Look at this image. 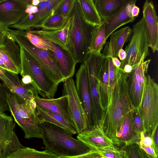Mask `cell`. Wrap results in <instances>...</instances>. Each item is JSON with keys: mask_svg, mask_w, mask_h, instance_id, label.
I'll return each mask as SVG.
<instances>
[{"mask_svg": "<svg viewBox=\"0 0 158 158\" xmlns=\"http://www.w3.org/2000/svg\"><path fill=\"white\" fill-rule=\"evenodd\" d=\"M128 74L123 73L120 69L110 96L102 123L104 132L114 145H118L117 133L127 115L134 108L128 90L127 80Z\"/></svg>", "mask_w": 158, "mask_h": 158, "instance_id": "1", "label": "cell"}, {"mask_svg": "<svg viewBox=\"0 0 158 158\" xmlns=\"http://www.w3.org/2000/svg\"><path fill=\"white\" fill-rule=\"evenodd\" d=\"M40 125L42 129V139L46 149L58 157L80 155L91 150L62 128L46 122L40 123Z\"/></svg>", "mask_w": 158, "mask_h": 158, "instance_id": "2", "label": "cell"}, {"mask_svg": "<svg viewBox=\"0 0 158 158\" xmlns=\"http://www.w3.org/2000/svg\"><path fill=\"white\" fill-rule=\"evenodd\" d=\"M71 18L68 49L77 63H83L89 52L92 34L96 26L85 20L77 0H75Z\"/></svg>", "mask_w": 158, "mask_h": 158, "instance_id": "3", "label": "cell"}, {"mask_svg": "<svg viewBox=\"0 0 158 158\" xmlns=\"http://www.w3.org/2000/svg\"><path fill=\"white\" fill-rule=\"evenodd\" d=\"M7 95L9 111L15 121L23 131L25 138L42 139V129L40 125L34 100L26 101L8 89Z\"/></svg>", "mask_w": 158, "mask_h": 158, "instance_id": "4", "label": "cell"}, {"mask_svg": "<svg viewBox=\"0 0 158 158\" xmlns=\"http://www.w3.org/2000/svg\"><path fill=\"white\" fill-rule=\"evenodd\" d=\"M20 47L21 60V80L25 85H31L43 98L54 97L58 85L47 75L32 56Z\"/></svg>", "mask_w": 158, "mask_h": 158, "instance_id": "5", "label": "cell"}, {"mask_svg": "<svg viewBox=\"0 0 158 158\" xmlns=\"http://www.w3.org/2000/svg\"><path fill=\"white\" fill-rule=\"evenodd\" d=\"M137 109L145 133L151 136L158 127V85L147 74L141 100Z\"/></svg>", "mask_w": 158, "mask_h": 158, "instance_id": "6", "label": "cell"}, {"mask_svg": "<svg viewBox=\"0 0 158 158\" xmlns=\"http://www.w3.org/2000/svg\"><path fill=\"white\" fill-rule=\"evenodd\" d=\"M8 31L19 45L24 49L32 56L54 83L59 85L65 81L55 59L49 50L35 47L26 37L21 30L11 29L9 28Z\"/></svg>", "mask_w": 158, "mask_h": 158, "instance_id": "7", "label": "cell"}, {"mask_svg": "<svg viewBox=\"0 0 158 158\" xmlns=\"http://www.w3.org/2000/svg\"><path fill=\"white\" fill-rule=\"evenodd\" d=\"M105 58L101 52H90L83 62L87 72L95 126L102 124L105 114V111L102 105L99 91L100 72Z\"/></svg>", "mask_w": 158, "mask_h": 158, "instance_id": "8", "label": "cell"}, {"mask_svg": "<svg viewBox=\"0 0 158 158\" xmlns=\"http://www.w3.org/2000/svg\"><path fill=\"white\" fill-rule=\"evenodd\" d=\"M132 32L125 50L127 56L121 62L119 68L121 70L126 64L131 65L133 69L139 62L144 54L146 57L149 55V43L143 17L133 26Z\"/></svg>", "mask_w": 158, "mask_h": 158, "instance_id": "9", "label": "cell"}, {"mask_svg": "<svg viewBox=\"0 0 158 158\" xmlns=\"http://www.w3.org/2000/svg\"><path fill=\"white\" fill-rule=\"evenodd\" d=\"M64 82L62 95L68 96L69 113L73 127L78 134L87 128L86 115L77 94L73 79L68 78Z\"/></svg>", "mask_w": 158, "mask_h": 158, "instance_id": "10", "label": "cell"}, {"mask_svg": "<svg viewBox=\"0 0 158 158\" xmlns=\"http://www.w3.org/2000/svg\"><path fill=\"white\" fill-rule=\"evenodd\" d=\"M61 1V0H41L38 5L39 9L38 12L27 14L19 23L8 27L23 31L41 28L53 15L55 10Z\"/></svg>", "mask_w": 158, "mask_h": 158, "instance_id": "11", "label": "cell"}, {"mask_svg": "<svg viewBox=\"0 0 158 158\" xmlns=\"http://www.w3.org/2000/svg\"><path fill=\"white\" fill-rule=\"evenodd\" d=\"M144 54L139 63L134 68L127 78V85L129 98L133 107L137 108L142 96L145 77L151 60L144 61Z\"/></svg>", "mask_w": 158, "mask_h": 158, "instance_id": "12", "label": "cell"}, {"mask_svg": "<svg viewBox=\"0 0 158 158\" xmlns=\"http://www.w3.org/2000/svg\"><path fill=\"white\" fill-rule=\"evenodd\" d=\"M15 125L12 116L4 113L0 115V158H6L24 147L15 133Z\"/></svg>", "mask_w": 158, "mask_h": 158, "instance_id": "13", "label": "cell"}, {"mask_svg": "<svg viewBox=\"0 0 158 158\" xmlns=\"http://www.w3.org/2000/svg\"><path fill=\"white\" fill-rule=\"evenodd\" d=\"M75 84L77 94L87 117L86 130L90 129L95 126L94 117L87 72L83 62L81 64L76 73Z\"/></svg>", "mask_w": 158, "mask_h": 158, "instance_id": "14", "label": "cell"}, {"mask_svg": "<svg viewBox=\"0 0 158 158\" xmlns=\"http://www.w3.org/2000/svg\"><path fill=\"white\" fill-rule=\"evenodd\" d=\"M31 1L0 0V23L8 27L19 23L27 15V6Z\"/></svg>", "mask_w": 158, "mask_h": 158, "instance_id": "15", "label": "cell"}, {"mask_svg": "<svg viewBox=\"0 0 158 158\" xmlns=\"http://www.w3.org/2000/svg\"><path fill=\"white\" fill-rule=\"evenodd\" d=\"M0 59L7 71L17 74L20 73L21 69L20 48L9 31L5 35L3 45L0 47Z\"/></svg>", "mask_w": 158, "mask_h": 158, "instance_id": "16", "label": "cell"}, {"mask_svg": "<svg viewBox=\"0 0 158 158\" xmlns=\"http://www.w3.org/2000/svg\"><path fill=\"white\" fill-rule=\"evenodd\" d=\"M143 14L149 47L155 53L158 50V19L152 1L147 0L144 2Z\"/></svg>", "mask_w": 158, "mask_h": 158, "instance_id": "17", "label": "cell"}, {"mask_svg": "<svg viewBox=\"0 0 158 158\" xmlns=\"http://www.w3.org/2000/svg\"><path fill=\"white\" fill-rule=\"evenodd\" d=\"M77 138L91 150L115 146L112 140L104 132L102 125H98L90 129L85 130L78 134Z\"/></svg>", "mask_w": 158, "mask_h": 158, "instance_id": "18", "label": "cell"}, {"mask_svg": "<svg viewBox=\"0 0 158 158\" xmlns=\"http://www.w3.org/2000/svg\"><path fill=\"white\" fill-rule=\"evenodd\" d=\"M50 43L52 48L49 51L55 59L65 81L72 78L75 74L77 64L74 57L68 50L64 49L54 43Z\"/></svg>", "mask_w": 158, "mask_h": 158, "instance_id": "19", "label": "cell"}, {"mask_svg": "<svg viewBox=\"0 0 158 158\" xmlns=\"http://www.w3.org/2000/svg\"><path fill=\"white\" fill-rule=\"evenodd\" d=\"M136 0H127L121 9L112 17L104 20L106 40L110 35L120 27L132 23L135 18L132 16L131 10L135 5Z\"/></svg>", "mask_w": 158, "mask_h": 158, "instance_id": "20", "label": "cell"}, {"mask_svg": "<svg viewBox=\"0 0 158 158\" xmlns=\"http://www.w3.org/2000/svg\"><path fill=\"white\" fill-rule=\"evenodd\" d=\"M34 101L36 106L60 115L73 126L69 110L67 96L62 95L57 98L50 99L41 98L38 95L35 98Z\"/></svg>", "mask_w": 158, "mask_h": 158, "instance_id": "21", "label": "cell"}, {"mask_svg": "<svg viewBox=\"0 0 158 158\" xmlns=\"http://www.w3.org/2000/svg\"><path fill=\"white\" fill-rule=\"evenodd\" d=\"M71 21L70 15L64 26L61 29L55 30H32L29 31L45 40L54 43L64 49L68 50V37Z\"/></svg>", "mask_w": 158, "mask_h": 158, "instance_id": "22", "label": "cell"}, {"mask_svg": "<svg viewBox=\"0 0 158 158\" xmlns=\"http://www.w3.org/2000/svg\"><path fill=\"white\" fill-rule=\"evenodd\" d=\"M132 110L125 117L117 133L118 145L124 144L125 147L132 144L138 143L140 141V135L135 132L133 127Z\"/></svg>", "mask_w": 158, "mask_h": 158, "instance_id": "23", "label": "cell"}, {"mask_svg": "<svg viewBox=\"0 0 158 158\" xmlns=\"http://www.w3.org/2000/svg\"><path fill=\"white\" fill-rule=\"evenodd\" d=\"M36 109L40 123H49L62 128L72 135L76 134L73 126L60 115L37 106Z\"/></svg>", "mask_w": 158, "mask_h": 158, "instance_id": "24", "label": "cell"}, {"mask_svg": "<svg viewBox=\"0 0 158 158\" xmlns=\"http://www.w3.org/2000/svg\"><path fill=\"white\" fill-rule=\"evenodd\" d=\"M127 0H93L98 13L102 20L115 15L123 6Z\"/></svg>", "mask_w": 158, "mask_h": 158, "instance_id": "25", "label": "cell"}, {"mask_svg": "<svg viewBox=\"0 0 158 158\" xmlns=\"http://www.w3.org/2000/svg\"><path fill=\"white\" fill-rule=\"evenodd\" d=\"M109 82L108 61L107 58L105 57L100 70L99 84L101 101L105 111L109 99Z\"/></svg>", "mask_w": 158, "mask_h": 158, "instance_id": "26", "label": "cell"}, {"mask_svg": "<svg viewBox=\"0 0 158 158\" xmlns=\"http://www.w3.org/2000/svg\"><path fill=\"white\" fill-rule=\"evenodd\" d=\"M85 20L96 26L100 25L102 20L99 15L93 0H77Z\"/></svg>", "mask_w": 158, "mask_h": 158, "instance_id": "27", "label": "cell"}, {"mask_svg": "<svg viewBox=\"0 0 158 158\" xmlns=\"http://www.w3.org/2000/svg\"><path fill=\"white\" fill-rule=\"evenodd\" d=\"M58 157L47 149L39 151L33 148L24 147L13 152L6 158H58Z\"/></svg>", "mask_w": 158, "mask_h": 158, "instance_id": "28", "label": "cell"}, {"mask_svg": "<svg viewBox=\"0 0 158 158\" xmlns=\"http://www.w3.org/2000/svg\"><path fill=\"white\" fill-rule=\"evenodd\" d=\"M104 20L102 23L96 26L94 28L92 35L89 52L101 53V50L106 43V40Z\"/></svg>", "mask_w": 158, "mask_h": 158, "instance_id": "29", "label": "cell"}, {"mask_svg": "<svg viewBox=\"0 0 158 158\" xmlns=\"http://www.w3.org/2000/svg\"><path fill=\"white\" fill-rule=\"evenodd\" d=\"M132 29L129 26L123 27L110 35V40L112 42L114 52V57L118 58L119 50L122 48L124 44L130 37Z\"/></svg>", "mask_w": 158, "mask_h": 158, "instance_id": "30", "label": "cell"}, {"mask_svg": "<svg viewBox=\"0 0 158 158\" xmlns=\"http://www.w3.org/2000/svg\"><path fill=\"white\" fill-rule=\"evenodd\" d=\"M68 18L54 14L41 27L45 30H59L62 29L65 25Z\"/></svg>", "mask_w": 158, "mask_h": 158, "instance_id": "31", "label": "cell"}, {"mask_svg": "<svg viewBox=\"0 0 158 158\" xmlns=\"http://www.w3.org/2000/svg\"><path fill=\"white\" fill-rule=\"evenodd\" d=\"M26 37L34 46L39 49L51 50L52 48L50 42L45 40L30 31H22Z\"/></svg>", "mask_w": 158, "mask_h": 158, "instance_id": "32", "label": "cell"}, {"mask_svg": "<svg viewBox=\"0 0 158 158\" xmlns=\"http://www.w3.org/2000/svg\"><path fill=\"white\" fill-rule=\"evenodd\" d=\"M102 157L106 158H126L124 150L119 149L115 146H107L97 150Z\"/></svg>", "mask_w": 158, "mask_h": 158, "instance_id": "33", "label": "cell"}, {"mask_svg": "<svg viewBox=\"0 0 158 158\" xmlns=\"http://www.w3.org/2000/svg\"><path fill=\"white\" fill-rule=\"evenodd\" d=\"M75 0H61L54 14L69 18L70 16L74 6Z\"/></svg>", "mask_w": 158, "mask_h": 158, "instance_id": "34", "label": "cell"}, {"mask_svg": "<svg viewBox=\"0 0 158 158\" xmlns=\"http://www.w3.org/2000/svg\"><path fill=\"white\" fill-rule=\"evenodd\" d=\"M133 127L135 132L140 135L145 133L143 122L137 108H134L131 111Z\"/></svg>", "mask_w": 158, "mask_h": 158, "instance_id": "35", "label": "cell"}, {"mask_svg": "<svg viewBox=\"0 0 158 158\" xmlns=\"http://www.w3.org/2000/svg\"><path fill=\"white\" fill-rule=\"evenodd\" d=\"M7 89L3 83L0 82V115L10 110L7 99Z\"/></svg>", "mask_w": 158, "mask_h": 158, "instance_id": "36", "label": "cell"}, {"mask_svg": "<svg viewBox=\"0 0 158 158\" xmlns=\"http://www.w3.org/2000/svg\"><path fill=\"white\" fill-rule=\"evenodd\" d=\"M138 143H134L125 147L126 158H142Z\"/></svg>", "mask_w": 158, "mask_h": 158, "instance_id": "37", "label": "cell"}, {"mask_svg": "<svg viewBox=\"0 0 158 158\" xmlns=\"http://www.w3.org/2000/svg\"><path fill=\"white\" fill-rule=\"evenodd\" d=\"M98 156H102L99 154L97 150L91 149L83 154L74 156H62L58 157V158H93Z\"/></svg>", "mask_w": 158, "mask_h": 158, "instance_id": "38", "label": "cell"}, {"mask_svg": "<svg viewBox=\"0 0 158 158\" xmlns=\"http://www.w3.org/2000/svg\"><path fill=\"white\" fill-rule=\"evenodd\" d=\"M139 142L145 146H151L153 148V141L152 137L145 133L141 134Z\"/></svg>", "mask_w": 158, "mask_h": 158, "instance_id": "39", "label": "cell"}, {"mask_svg": "<svg viewBox=\"0 0 158 158\" xmlns=\"http://www.w3.org/2000/svg\"><path fill=\"white\" fill-rule=\"evenodd\" d=\"M6 71L0 67V80L2 81L6 87L11 91L12 89V85L6 75Z\"/></svg>", "mask_w": 158, "mask_h": 158, "instance_id": "40", "label": "cell"}, {"mask_svg": "<svg viewBox=\"0 0 158 158\" xmlns=\"http://www.w3.org/2000/svg\"><path fill=\"white\" fill-rule=\"evenodd\" d=\"M8 28L0 23V47L3 45L5 36L8 32Z\"/></svg>", "mask_w": 158, "mask_h": 158, "instance_id": "41", "label": "cell"}, {"mask_svg": "<svg viewBox=\"0 0 158 158\" xmlns=\"http://www.w3.org/2000/svg\"><path fill=\"white\" fill-rule=\"evenodd\" d=\"M153 141V148L156 155L158 156V127L151 136Z\"/></svg>", "mask_w": 158, "mask_h": 158, "instance_id": "42", "label": "cell"}, {"mask_svg": "<svg viewBox=\"0 0 158 158\" xmlns=\"http://www.w3.org/2000/svg\"><path fill=\"white\" fill-rule=\"evenodd\" d=\"M139 147L147 154L154 156H158L155 152L154 148L151 146H145L139 141L138 143Z\"/></svg>", "mask_w": 158, "mask_h": 158, "instance_id": "43", "label": "cell"}, {"mask_svg": "<svg viewBox=\"0 0 158 158\" xmlns=\"http://www.w3.org/2000/svg\"><path fill=\"white\" fill-rule=\"evenodd\" d=\"M139 151L140 154L142 158H158V156H153L147 154L139 146Z\"/></svg>", "mask_w": 158, "mask_h": 158, "instance_id": "44", "label": "cell"}, {"mask_svg": "<svg viewBox=\"0 0 158 158\" xmlns=\"http://www.w3.org/2000/svg\"><path fill=\"white\" fill-rule=\"evenodd\" d=\"M127 56V54L124 50L122 48L120 49L118 53V57L121 61L124 60Z\"/></svg>", "mask_w": 158, "mask_h": 158, "instance_id": "45", "label": "cell"}, {"mask_svg": "<svg viewBox=\"0 0 158 158\" xmlns=\"http://www.w3.org/2000/svg\"><path fill=\"white\" fill-rule=\"evenodd\" d=\"M133 69V67L128 64L125 65L122 70L123 72L127 74L130 73Z\"/></svg>", "mask_w": 158, "mask_h": 158, "instance_id": "46", "label": "cell"}, {"mask_svg": "<svg viewBox=\"0 0 158 158\" xmlns=\"http://www.w3.org/2000/svg\"><path fill=\"white\" fill-rule=\"evenodd\" d=\"M139 8L138 7L135 5L131 10V14L133 17L135 18L137 17L139 12Z\"/></svg>", "mask_w": 158, "mask_h": 158, "instance_id": "47", "label": "cell"}, {"mask_svg": "<svg viewBox=\"0 0 158 158\" xmlns=\"http://www.w3.org/2000/svg\"><path fill=\"white\" fill-rule=\"evenodd\" d=\"M112 61L113 64L115 66L118 68H119L121 65V62L118 58L112 57Z\"/></svg>", "mask_w": 158, "mask_h": 158, "instance_id": "48", "label": "cell"}, {"mask_svg": "<svg viewBox=\"0 0 158 158\" xmlns=\"http://www.w3.org/2000/svg\"><path fill=\"white\" fill-rule=\"evenodd\" d=\"M41 0H32L31 4L33 6H37L40 3Z\"/></svg>", "mask_w": 158, "mask_h": 158, "instance_id": "49", "label": "cell"}, {"mask_svg": "<svg viewBox=\"0 0 158 158\" xmlns=\"http://www.w3.org/2000/svg\"><path fill=\"white\" fill-rule=\"evenodd\" d=\"M103 158H106L104 157Z\"/></svg>", "mask_w": 158, "mask_h": 158, "instance_id": "50", "label": "cell"}]
</instances>
